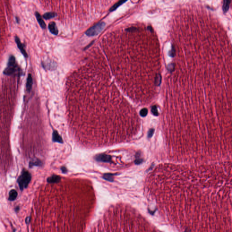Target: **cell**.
<instances>
[{
    "label": "cell",
    "instance_id": "15",
    "mask_svg": "<svg viewBox=\"0 0 232 232\" xmlns=\"http://www.w3.org/2000/svg\"><path fill=\"white\" fill-rule=\"evenodd\" d=\"M231 1H224L223 5V10L224 12L228 11V9L229 8V5Z\"/></svg>",
    "mask_w": 232,
    "mask_h": 232
},
{
    "label": "cell",
    "instance_id": "8",
    "mask_svg": "<svg viewBox=\"0 0 232 232\" xmlns=\"http://www.w3.org/2000/svg\"><path fill=\"white\" fill-rule=\"evenodd\" d=\"M18 196V193L15 189H12L11 190L9 193V197L8 201H15Z\"/></svg>",
    "mask_w": 232,
    "mask_h": 232
},
{
    "label": "cell",
    "instance_id": "13",
    "mask_svg": "<svg viewBox=\"0 0 232 232\" xmlns=\"http://www.w3.org/2000/svg\"><path fill=\"white\" fill-rule=\"evenodd\" d=\"M56 16V14L53 12H47L43 15V17L46 20H48L51 18H54Z\"/></svg>",
    "mask_w": 232,
    "mask_h": 232
},
{
    "label": "cell",
    "instance_id": "20",
    "mask_svg": "<svg viewBox=\"0 0 232 232\" xmlns=\"http://www.w3.org/2000/svg\"><path fill=\"white\" fill-rule=\"evenodd\" d=\"M15 211L16 213H18V212L20 211V207L19 206H17L15 208Z\"/></svg>",
    "mask_w": 232,
    "mask_h": 232
},
{
    "label": "cell",
    "instance_id": "11",
    "mask_svg": "<svg viewBox=\"0 0 232 232\" xmlns=\"http://www.w3.org/2000/svg\"><path fill=\"white\" fill-rule=\"evenodd\" d=\"M60 180V177L59 176L53 175L48 178L47 181L49 183H57L59 182Z\"/></svg>",
    "mask_w": 232,
    "mask_h": 232
},
{
    "label": "cell",
    "instance_id": "1",
    "mask_svg": "<svg viewBox=\"0 0 232 232\" xmlns=\"http://www.w3.org/2000/svg\"><path fill=\"white\" fill-rule=\"evenodd\" d=\"M31 174L26 170L23 169L20 176H19L17 182L20 191H22L25 189H26L31 180Z\"/></svg>",
    "mask_w": 232,
    "mask_h": 232
},
{
    "label": "cell",
    "instance_id": "3",
    "mask_svg": "<svg viewBox=\"0 0 232 232\" xmlns=\"http://www.w3.org/2000/svg\"><path fill=\"white\" fill-rule=\"evenodd\" d=\"M105 24L103 22L97 23L96 25L90 28L86 32V34L89 36H95L99 34L105 27Z\"/></svg>",
    "mask_w": 232,
    "mask_h": 232
},
{
    "label": "cell",
    "instance_id": "23",
    "mask_svg": "<svg viewBox=\"0 0 232 232\" xmlns=\"http://www.w3.org/2000/svg\"><path fill=\"white\" fill-rule=\"evenodd\" d=\"M153 130H151L150 131V132L149 133V136L150 137H151V136L152 135V133L153 132Z\"/></svg>",
    "mask_w": 232,
    "mask_h": 232
},
{
    "label": "cell",
    "instance_id": "25",
    "mask_svg": "<svg viewBox=\"0 0 232 232\" xmlns=\"http://www.w3.org/2000/svg\"><path fill=\"white\" fill-rule=\"evenodd\" d=\"M16 228H13V231H12V232H16Z\"/></svg>",
    "mask_w": 232,
    "mask_h": 232
},
{
    "label": "cell",
    "instance_id": "4",
    "mask_svg": "<svg viewBox=\"0 0 232 232\" xmlns=\"http://www.w3.org/2000/svg\"><path fill=\"white\" fill-rule=\"evenodd\" d=\"M15 40L16 41V45H17L18 48L20 50L21 54H23L24 56L25 57V58H27L28 57V55L25 50L24 45L21 43L20 38L17 36H15Z\"/></svg>",
    "mask_w": 232,
    "mask_h": 232
},
{
    "label": "cell",
    "instance_id": "6",
    "mask_svg": "<svg viewBox=\"0 0 232 232\" xmlns=\"http://www.w3.org/2000/svg\"><path fill=\"white\" fill-rule=\"evenodd\" d=\"M33 85V79L32 75L30 74H29L28 75L27 81L26 83V89L28 92H29L31 90Z\"/></svg>",
    "mask_w": 232,
    "mask_h": 232
},
{
    "label": "cell",
    "instance_id": "10",
    "mask_svg": "<svg viewBox=\"0 0 232 232\" xmlns=\"http://www.w3.org/2000/svg\"><path fill=\"white\" fill-rule=\"evenodd\" d=\"M29 168H32L34 166H41L42 164V163L41 160L38 159H34L30 160L29 164Z\"/></svg>",
    "mask_w": 232,
    "mask_h": 232
},
{
    "label": "cell",
    "instance_id": "7",
    "mask_svg": "<svg viewBox=\"0 0 232 232\" xmlns=\"http://www.w3.org/2000/svg\"><path fill=\"white\" fill-rule=\"evenodd\" d=\"M35 16H36V19L37 21L38 22L39 25H40L41 27L43 29H45L46 28V24L44 22V21L43 20V19L41 17V16L38 12L36 11L35 12Z\"/></svg>",
    "mask_w": 232,
    "mask_h": 232
},
{
    "label": "cell",
    "instance_id": "9",
    "mask_svg": "<svg viewBox=\"0 0 232 232\" xmlns=\"http://www.w3.org/2000/svg\"><path fill=\"white\" fill-rule=\"evenodd\" d=\"M49 29L50 32L54 35H57L58 33V30L54 22H51L49 25Z\"/></svg>",
    "mask_w": 232,
    "mask_h": 232
},
{
    "label": "cell",
    "instance_id": "5",
    "mask_svg": "<svg viewBox=\"0 0 232 232\" xmlns=\"http://www.w3.org/2000/svg\"><path fill=\"white\" fill-rule=\"evenodd\" d=\"M95 159L98 161L104 162H110L112 161V157L110 155L106 154H99L95 156Z\"/></svg>",
    "mask_w": 232,
    "mask_h": 232
},
{
    "label": "cell",
    "instance_id": "2",
    "mask_svg": "<svg viewBox=\"0 0 232 232\" xmlns=\"http://www.w3.org/2000/svg\"><path fill=\"white\" fill-rule=\"evenodd\" d=\"M20 69L16 62V58L14 55H11L9 57L7 68L3 71V74L7 76L15 75L20 72Z\"/></svg>",
    "mask_w": 232,
    "mask_h": 232
},
{
    "label": "cell",
    "instance_id": "24",
    "mask_svg": "<svg viewBox=\"0 0 232 232\" xmlns=\"http://www.w3.org/2000/svg\"><path fill=\"white\" fill-rule=\"evenodd\" d=\"M16 20L17 22L19 23V21H20V20H19V18H18V17H16Z\"/></svg>",
    "mask_w": 232,
    "mask_h": 232
},
{
    "label": "cell",
    "instance_id": "22",
    "mask_svg": "<svg viewBox=\"0 0 232 232\" xmlns=\"http://www.w3.org/2000/svg\"><path fill=\"white\" fill-rule=\"evenodd\" d=\"M61 170H62V171L63 173H65V172H67V169H66L65 167H62V168H61Z\"/></svg>",
    "mask_w": 232,
    "mask_h": 232
},
{
    "label": "cell",
    "instance_id": "16",
    "mask_svg": "<svg viewBox=\"0 0 232 232\" xmlns=\"http://www.w3.org/2000/svg\"><path fill=\"white\" fill-rule=\"evenodd\" d=\"M125 2H126V1H119L114 6H113L112 7V8L110 9V11H114V10H115L118 7L120 6V5H121L122 3H123Z\"/></svg>",
    "mask_w": 232,
    "mask_h": 232
},
{
    "label": "cell",
    "instance_id": "19",
    "mask_svg": "<svg viewBox=\"0 0 232 232\" xmlns=\"http://www.w3.org/2000/svg\"><path fill=\"white\" fill-rule=\"evenodd\" d=\"M31 216H27L25 219V223L27 224V225H28L29 224L30 221H31Z\"/></svg>",
    "mask_w": 232,
    "mask_h": 232
},
{
    "label": "cell",
    "instance_id": "18",
    "mask_svg": "<svg viewBox=\"0 0 232 232\" xmlns=\"http://www.w3.org/2000/svg\"><path fill=\"white\" fill-rule=\"evenodd\" d=\"M151 111H152V113H153L154 115H155V116H157L158 115L157 110V108H156V106H153L152 107V109H151Z\"/></svg>",
    "mask_w": 232,
    "mask_h": 232
},
{
    "label": "cell",
    "instance_id": "21",
    "mask_svg": "<svg viewBox=\"0 0 232 232\" xmlns=\"http://www.w3.org/2000/svg\"><path fill=\"white\" fill-rule=\"evenodd\" d=\"M142 159H138L137 160H135L136 164H139L142 163Z\"/></svg>",
    "mask_w": 232,
    "mask_h": 232
},
{
    "label": "cell",
    "instance_id": "17",
    "mask_svg": "<svg viewBox=\"0 0 232 232\" xmlns=\"http://www.w3.org/2000/svg\"><path fill=\"white\" fill-rule=\"evenodd\" d=\"M148 113L147 109L146 108H143L140 111V115H141L143 117H144L147 115Z\"/></svg>",
    "mask_w": 232,
    "mask_h": 232
},
{
    "label": "cell",
    "instance_id": "14",
    "mask_svg": "<svg viewBox=\"0 0 232 232\" xmlns=\"http://www.w3.org/2000/svg\"><path fill=\"white\" fill-rule=\"evenodd\" d=\"M113 176L114 175L112 174H105L104 176V178L106 180L113 181Z\"/></svg>",
    "mask_w": 232,
    "mask_h": 232
},
{
    "label": "cell",
    "instance_id": "12",
    "mask_svg": "<svg viewBox=\"0 0 232 232\" xmlns=\"http://www.w3.org/2000/svg\"><path fill=\"white\" fill-rule=\"evenodd\" d=\"M53 141L54 142L63 143V140L61 137L59 135V134L56 131H54L53 133Z\"/></svg>",
    "mask_w": 232,
    "mask_h": 232
}]
</instances>
